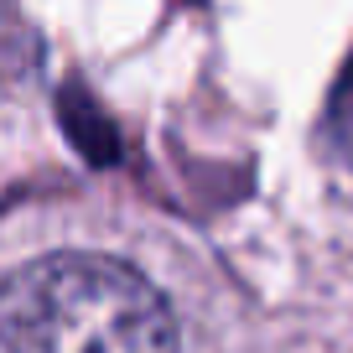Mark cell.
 I'll use <instances>...</instances> for the list:
<instances>
[{
  "label": "cell",
  "mask_w": 353,
  "mask_h": 353,
  "mask_svg": "<svg viewBox=\"0 0 353 353\" xmlns=\"http://www.w3.org/2000/svg\"><path fill=\"white\" fill-rule=\"evenodd\" d=\"M0 353H176V317L135 265L42 254L6 281Z\"/></svg>",
  "instance_id": "1"
},
{
  "label": "cell",
  "mask_w": 353,
  "mask_h": 353,
  "mask_svg": "<svg viewBox=\"0 0 353 353\" xmlns=\"http://www.w3.org/2000/svg\"><path fill=\"white\" fill-rule=\"evenodd\" d=\"M327 141H332V151L353 166V63H348V73H343L338 94H332V104H327Z\"/></svg>",
  "instance_id": "2"
}]
</instances>
